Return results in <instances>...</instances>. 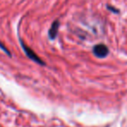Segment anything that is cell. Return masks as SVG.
I'll list each match as a JSON object with an SVG mask.
<instances>
[{"label": "cell", "mask_w": 127, "mask_h": 127, "mask_svg": "<svg viewBox=\"0 0 127 127\" xmlns=\"http://www.w3.org/2000/svg\"><path fill=\"white\" fill-rule=\"evenodd\" d=\"M93 53L97 58H105L108 55V53H109V49H108L107 46L103 44H97V45H95L93 48Z\"/></svg>", "instance_id": "6da1fadb"}, {"label": "cell", "mask_w": 127, "mask_h": 127, "mask_svg": "<svg viewBox=\"0 0 127 127\" xmlns=\"http://www.w3.org/2000/svg\"><path fill=\"white\" fill-rule=\"evenodd\" d=\"M21 44H22V47H23L24 51H25V54L27 55V57H28L29 58H31L32 60H33L34 62H37V63H38L39 64H44V62H43L42 60H41L40 58H38V56H37V55L36 54V53L34 52V51H32V50L31 49L30 47L25 45L23 42L21 43Z\"/></svg>", "instance_id": "7a4b0ae2"}, {"label": "cell", "mask_w": 127, "mask_h": 127, "mask_svg": "<svg viewBox=\"0 0 127 127\" xmlns=\"http://www.w3.org/2000/svg\"><path fill=\"white\" fill-rule=\"evenodd\" d=\"M58 28H59V22L58 20L53 22V24L51 25V28L49 30V37L51 39H54L56 38L57 35H58Z\"/></svg>", "instance_id": "3957f363"}, {"label": "cell", "mask_w": 127, "mask_h": 127, "mask_svg": "<svg viewBox=\"0 0 127 127\" xmlns=\"http://www.w3.org/2000/svg\"><path fill=\"white\" fill-rule=\"evenodd\" d=\"M0 48H1V49H2V50H3V51H5V52L7 53V54L11 55V54H10V52H9V51H7V49H6V48L4 47V45H3V44H1V43H0Z\"/></svg>", "instance_id": "277c9868"}]
</instances>
